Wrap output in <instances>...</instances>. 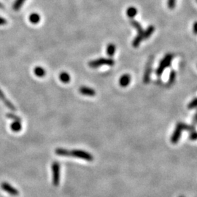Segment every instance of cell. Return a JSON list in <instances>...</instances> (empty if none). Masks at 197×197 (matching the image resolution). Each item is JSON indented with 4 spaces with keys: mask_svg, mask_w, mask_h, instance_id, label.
<instances>
[{
    "mask_svg": "<svg viewBox=\"0 0 197 197\" xmlns=\"http://www.w3.org/2000/svg\"><path fill=\"white\" fill-rule=\"evenodd\" d=\"M115 64V61L112 58H99L98 59L91 61L89 63V66L91 68H98L102 66H112Z\"/></svg>",
    "mask_w": 197,
    "mask_h": 197,
    "instance_id": "obj_1",
    "label": "cell"
},
{
    "mask_svg": "<svg viewBox=\"0 0 197 197\" xmlns=\"http://www.w3.org/2000/svg\"><path fill=\"white\" fill-rule=\"evenodd\" d=\"M173 59V54L172 53H167L164 57L163 58V59L161 61L160 64H159V66L157 68V70L156 71V75L158 76H160V75L162 74L163 71L166 68H168L169 66H170L172 61Z\"/></svg>",
    "mask_w": 197,
    "mask_h": 197,
    "instance_id": "obj_2",
    "label": "cell"
},
{
    "mask_svg": "<svg viewBox=\"0 0 197 197\" xmlns=\"http://www.w3.org/2000/svg\"><path fill=\"white\" fill-rule=\"evenodd\" d=\"M71 156L76 157V158L83 159L87 161H92L94 160V156L91 153L82 150H74L70 151Z\"/></svg>",
    "mask_w": 197,
    "mask_h": 197,
    "instance_id": "obj_3",
    "label": "cell"
},
{
    "mask_svg": "<svg viewBox=\"0 0 197 197\" xmlns=\"http://www.w3.org/2000/svg\"><path fill=\"white\" fill-rule=\"evenodd\" d=\"M183 130H184V123H177V126H176L175 131H174L171 137L172 143L176 144L179 142L180 137H181L182 131H183Z\"/></svg>",
    "mask_w": 197,
    "mask_h": 197,
    "instance_id": "obj_4",
    "label": "cell"
},
{
    "mask_svg": "<svg viewBox=\"0 0 197 197\" xmlns=\"http://www.w3.org/2000/svg\"><path fill=\"white\" fill-rule=\"evenodd\" d=\"M52 172H53V184L57 186L60 181V165L57 161H54L52 164Z\"/></svg>",
    "mask_w": 197,
    "mask_h": 197,
    "instance_id": "obj_5",
    "label": "cell"
},
{
    "mask_svg": "<svg viewBox=\"0 0 197 197\" xmlns=\"http://www.w3.org/2000/svg\"><path fill=\"white\" fill-rule=\"evenodd\" d=\"M1 187L4 190H5L6 192L8 193V194L10 195H12V196H18V195L19 194V192H18V190L16 189V188H13L11 185H10V184L7 183H2Z\"/></svg>",
    "mask_w": 197,
    "mask_h": 197,
    "instance_id": "obj_6",
    "label": "cell"
},
{
    "mask_svg": "<svg viewBox=\"0 0 197 197\" xmlns=\"http://www.w3.org/2000/svg\"><path fill=\"white\" fill-rule=\"evenodd\" d=\"M0 100L3 102L4 104L7 107L8 109L11 110L12 111H16V108L13 104H12L11 102L9 101V99H7V98L6 97L5 94L3 93V91L0 89Z\"/></svg>",
    "mask_w": 197,
    "mask_h": 197,
    "instance_id": "obj_7",
    "label": "cell"
},
{
    "mask_svg": "<svg viewBox=\"0 0 197 197\" xmlns=\"http://www.w3.org/2000/svg\"><path fill=\"white\" fill-rule=\"evenodd\" d=\"M131 77L130 76V75L129 74H124L122 76L120 77L119 79V85H121V87H127L128 85L130 84L131 83Z\"/></svg>",
    "mask_w": 197,
    "mask_h": 197,
    "instance_id": "obj_8",
    "label": "cell"
},
{
    "mask_svg": "<svg viewBox=\"0 0 197 197\" xmlns=\"http://www.w3.org/2000/svg\"><path fill=\"white\" fill-rule=\"evenodd\" d=\"M79 91L82 95L87 96H94L96 95V91L91 88L87 86H81L80 88Z\"/></svg>",
    "mask_w": 197,
    "mask_h": 197,
    "instance_id": "obj_9",
    "label": "cell"
},
{
    "mask_svg": "<svg viewBox=\"0 0 197 197\" xmlns=\"http://www.w3.org/2000/svg\"><path fill=\"white\" fill-rule=\"evenodd\" d=\"M152 72V68H151V61H150V63H148V65H147L146 70L144 71V77H143V82L145 84L149 83L150 80V75H151Z\"/></svg>",
    "mask_w": 197,
    "mask_h": 197,
    "instance_id": "obj_10",
    "label": "cell"
},
{
    "mask_svg": "<svg viewBox=\"0 0 197 197\" xmlns=\"http://www.w3.org/2000/svg\"><path fill=\"white\" fill-rule=\"evenodd\" d=\"M29 20L32 24H37L40 21L41 17L39 16V14L37 13V12H33L31 13L29 17Z\"/></svg>",
    "mask_w": 197,
    "mask_h": 197,
    "instance_id": "obj_11",
    "label": "cell"
},
{
    "mask_svg": "<svg viewBox=\"0 0 197 197\" xmlns=\"http://www.w3.org/2000/svg\"><path fill=\"white\" fill-rule=\"evenodd\" d=\"M143 34L144 33H138V34L134 39L132 42V45L134 48H138L141 43V42L143 40Z\"/></svg>",
    "mask_w": 197,
    "mask_h": 197,
    "instance_id": "obj_12",
    "label": "cell"
},
{
    "mask_svg": "<svg viewBox=\"0 0 197 197\" xmlns=\"http://www.w3.org/2000/svg\"><path fill=\"white\" fill-rule=\"evenodd\" d=\"M116 47L114 44L112 43H110L108 44V46H107V49H106V52L107 54L110 57H112L115 55L116 53Z\"/></svg>",
    "mask_w": 197,
    "mask_h": 197,
    "instance_id": "obj_13",
    "label": "cell"
},
{
    "mask_svg": "<svg viewBox=\"0 0 197 197\" xmlns=\"http://www.w3.org/2000/svg\"><path fill=\"white\" fill-rule=\"evenodd\" d=\"M155 31V27L153 26V25H150L147 28L145 31H144V34H143V39H146L151 36L153 33Z\"/></svg>",
    "mask_w": 197,
    "mask_h": 197,
    "instance_id": "obj_14",
    "label": "cell"
},
{
    "mask_svg": "<svg viewBox=\"0 0 197 197\" xmlns=\"http://www.w3.org/2000/svg\"><path fill=\"white\" fill-rule=\"evenodd\" d=\"M34 73L38 77H43L46 75L45 70L42 66H36L34 70Z\"/></svg>",
    "mask_w": 197,
    "mask_h": 197,
    "instance_id": "obj_15",
    "label": "cell"
},
{
    "mask_svg": "<svg viewBox=\"0 0 197 197\" xmlns=\"http://www.w3.org/2000/svg\"><path fill=\"white\" fill-rule=\"evenodd\" d=\"M59 79H60V80L62 82V83H70V80H71V77H70V74H69V73L66 72H63L59 75Z\"/></svg>",
    "mask_w": 197,
    "mask_h": 197,
    "instance_id": "obj_16",
    "label": "cell"
},
{
    "mask_svg": "<svg viewBox=\"0 0 197 197\" xmlns=\"http://www.w3.org/2000/svg\"><path fill=\"white\" fill-rule=\"evenodd\" d=\"M55 153L56 155L60 156H70L71 153L70 150L64 149V148H57L55 150Z\"/></svg>",
    "mask_w": 197,
    "mask_h": 197,
    "instance_id": "obj_17",
    "label": "cell"
},
{
    "mask_svg": "<svg viewBox=\"0 0 197 197\" xmlns=\"http://www.w3.org/2000/svg\"><path fill=\"white\" fill-rule=\"evenodd\" d=\"M10 128H11V130L12 131L18 132V131H20L21 130V123L20 121H14L11 124V126H10Z\"/></svg>",
    "mask_w": 197,
    "mask_h": 197,
    "instance_id": "obj_18",
    "label": "cell"
},
{
    "mask_svg": "<svg viewBox=\"0 0 197 197\" xmlns=\"http://www.w3.org/2000/svg\"><path fill=\"white\" fill-rule=\"evenodd\" d=\"M25 2H26V0H15L13 5H12V9L16 11H18L22 7Z\"/></svg>",
    "mask_w": 197,
    "mask_h": 197,
    "instance_id": "obj_19",
    "label": "cell"
},
{
    "mask_svg": "<svg viewBox=\"0 0 197 197\" xmlns=\"http://www.w3.org/2000/svg\"><path fill=\"white\" fill-rule=\"evenodd\" d=\"M137 8H135V7H130L127 9L126 10V14L127 16H129L130 18H135L137 14Z\"/></svg>",
    "mask_w": 197,
    "mask_h": 197,
    "instance_id": "obj_20",
    "label": "cell"
},
{
    "mask_svg": "<svg viewBox=\"0 0 197 197\" xmlns=\"http://www.w3.org/2000/svg\"><path fill=\"white\" fill-rule=\"evenodd\" d=\"M131 24L135 27V28L137 29V31H138V33H144V30L142 29V27L139 22H137V21H131Z\"/></svg>",
    "mask_w": 197,
    "mask_h": 197,
    "instance_id": "obj_21",
    "label": "cell"
},
{
    "mask_svg": "<svg viewBox=\"0 0 197 197\" xmlns=\"http://www.w3.org/2000/svg\"><path fill=\"white\" fill-rule=\"evenodd\" d=\"M176 79V72L174 70H172L170 72V75H169V81L168 83H167V85L168 86H170L175 83Z\"/></svg>",
    "mask_w": 197,
    "mask_h": 197,
    "instance_id": "obj_22",
    "label": "cell"
},
{
    "mask_svg": "<svg viewBox=\"0 0 197 197\" xmlns=\"http://www.w3.org/2000/svg\"><path fill=\"white\" fill-rule=\"evenodd\" d=\"M6 116H7L8 118L14 120V121H20V122H21V118L20 117L16 116L15 114H12V113H7V114L6 115Z\"/></svg>",
    "mask_w": 197,
    "mask_h": 197,
    "instance_id": "obj_23",
    "label": "cell"
},
{
    "mask_svg": "<svg viewBox=\"0 0 197 197\" xmlns=\"http://www.w3.org/2000/svg\"><path fill=\"white\" fill-rule=\"evenodd\" d=\"M196 108H197V98H195L190 102L189 104H188V108L189 109V110H192V109H194Z\"/></svg>",
    "mask_w": 197,
    "mask_h": 197,
    "instance_id": "obj_24",
    "label": "cell"
},
{
    "mask_svg": "<svg viewBox=\"0 0 197 197\" xmlns=\"http://www.w3.org/2000/svg\"><path fill=\"white\" fill-rule=\"evenodd\" d=\"M176 0H167V5L169 9L173 10L175 7Z\"/></svg>",
    "mask_w": 197,
    "mask_h": 197,
    "instance_id": "obj_25",
    "label": "cell"
},
{
    "mask_svg": "<svg viewBox=\"0 0 197 197\" xmlns=\"http://www.w3.org/2000/svg\"><path fill=\"white\" fill-rule=\"evenodd\" d=\"M190 139L192 140V141H194V140H197V132L196 131H191L190 135Z\"/></svg>",
    "mask_w": 197,
    "mask_h": 197,
    "instance_id": "obj_26",
    "label": "cell"
},
{
    "mask_svg": "<svg viewBox=\"0 0 197 197\" xmlns=\"http://www.w3.org/2000/svg\"><path fill=\"white\" fill-rule=\"evenodd\" d=\"M7 20L5 19V18L0 17V26H4V25L7 24Z\"/></svg>",
    "mask_w": 197,
    "mask_h": 197,
    "instance_id": "obj_27",
    "label": "cell"
},
{
    "mask_svg": "<svg viewBox=\"0 0 197 197\" xmlns=\"http://www.w3.org/2000/svg\"><path fill=\"white\" fill-rule=\"evenodd\" d=\"M193 31L195 34H197V21H195L193 25Z\"/></svg>",
    "mask_w": 197,
    "mask_h": 197,
    "instance_id": "obj_28",
    "label": "cell"
},
{
    "mask_svg": "<svg viewBox=\"0 0 197 197\" xmlns=\"http://www.w3.org/2000/svg\"><path fill=\"white\" fill-rule=\"evenodd\" d=\"M3 8H4V5L0 2V9H3Z\"/></svg>",
    "mask_w": 197,
    "mask_h": 197,
    "instance_id": "obj_29",
    "label": "cell"
},
{
    "mask_svg": "<svg viewBox=\"0 0 197 197\" xmlns=\"http://www.w3.org/2000/svg\"><path fill=\"white\" fill-rule=\"evenodd\" d=\"M195 118V121H196V122H197V112L196 113V115H195V118Z\"/></svg>",
    "mask_w": 197,
    "mask_h": 197,
    "instance_id": "obj_30",
    "label": "cell"
},
{
    "mask_svg": "<svg viewBox=\"0 0 197 197\" xmlns=\"http://www.w3.org/2000/svg\"><path fill=\"white\" fill-rule=\"evenodd\" d=\"M179 197H184V196H179Z\"/></svg>",
    "mask_w": 197,
    "mask_h": 197,
    "instance_id": "obj_31",
    "label": "cell"
},
{
    "mask_svg": "<svg viewBox=\"0 0 197 197\" xmlns=\"http://www.w3.org/2000/svg\"><path fill=\"white\" fill-rule=\"evenodd\" d=\"M196 1H197V0H196Z\"/></svg>",
    "mask_w": 197,
    "mask_h": 197,
    "instance_id": "obj_32",
    "label": "cell"
}]
</instances>
